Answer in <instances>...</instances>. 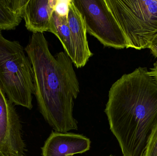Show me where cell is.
<instances>
[{
    "mask_svg": "<svg viewBox=\"0 0 157 156\" xmlns=\"http://www.w3.org/2000/svg\"><path fill=\"white\" fill-rule=\"evenodd\" d=\"M104 112L123 156H145L157 125V84L147 68L113 84Z\"/></svg>",
    "mask_w": 157,
    "mask_h": 156,
    "instance_id": "1",
    "label": "cell"
},
{
    "mask_svg": "<svg viewBox=\"0 0 157 156\" xmlns=\"http://www.w3.org/2000/svg\"><path fill=\"white\" fill-rule=\"evenodd\" d=\"M31 62L40 112L56 132L78 129L73 116L79 84L72 61L65 52L53 56L43 33L33 34L25 49Z\"/></svg>",
    "mask_w": 157,
    "mask_h": 156,
    "instance_id": "2",
    "label": "cell"
},
{
    "mask_svg": "<svg viewBox=\"0 0 157 156\" xmlns=\"http://www.w3.org/2000/svg\"><path fill=\"white\" fill-rule=\"evenodd\" d=\"M0 83L13 104L32 109L35 88L31 62L19 42L5 38L1 30Z\"/></svg>",
    "mask_w": 157,
    "mask_h": 156,
    "instance_id": "3",
    "label": "cell"
},
{
    "mask_svg": "<svg viewBox=\"0 0 157 156\" xmlns=\"http://www.w3.org/2000/svg\"><path fill=\"white\" fill-rule=\"evenodd\" d=\"M122 30L128 48H147L157 33V0H105Z\"/></svg>",
    "mask_w": 157,
    "mask_h": 156,
    "instance_id": "4",
    "label": "cell"
},
{
    "mask_svg": "<svg viewBox=\"0 0 157 156\" xmlns=\"http://www.w3.org/2000/svg\"><path fill=\"white\" fill-rule=\"evenodd\" d=\"M86 24L87 33L104 47L128 48L126 37L105 0H72Z\"/></svg>",
    "mask_w": 157,
    "mask_h": 156,
    "instance_id": "5",
    "label": "cell"
},
{
    "mask_svg": "<svg viewBox=\"0 0 157 156\" xmlns=\"http://www.w3.org/2000/svg\"><path fill=\"white\" fill-rule=\"evenodd\" d=\"M25 151L19 116L0 83V156H23Z\"/></svg>",
    "mask_w": 157,
    "mask_h": 156,
    "instance_id": "6",
    "label": "cell"
},
{
    "mask_svg": "<svg viewBox=\"0 0 157 156\" xmlns=\"http://www.w3.org/2000/svg\"><path fill=\"white\" fill-rule=\"evenodd\" d=\"M90 141L82 135L52 132L41 147L42 156H72L90 149Z\"/></svg>",
    "mask_w": 157,
    "mask_h": 156,
    "instance_id": "7",
    "label": "cell"
},
{
    "mask_svg": "<svg viewBox=\"0 0 157 156\" xmlns=\"http://www.w3.org/2000/svg\"><path fill=\"white\" fill-rule=\"evenodd\" d=\"M67 18L75 49L73 63L77 68H80L85 66L93 54L89 46L85 21L72 0L69 1Z\"/></svg>",
    "mask_w": 157,
    "mask_h": 156,
    "instance_id": "8",
    "label": "cell"
},
{
    "mask_svg": "<svg viewBox=\"0 0 157 156\" xmlns=\"http://www.w3.org/2000/svg\"><path fill=\"white\" fill-rule=\"evenodd\" d=\"M57 0H27L23 19L27 30L33 33L51 32L52 17Z\"/></svg>",
    "mask_w": 157,
    "mask_h": 156,
    "instance_id": "9",
    "label": "cell"
},
{
    "mask_svg": "<svg viewBox=\"0 0 157 156\" xmlns=\"http://www.w3.org/2000/svg\"><path fill=\"white\" fill-rule=\"evenodd\" d=\"M27 0H0V30L14 29L23 19Z\"/></svg>",
    "mask_w": 157,
    "mask_h": 156,
    "instance_id": "10",
    "label": "cell"
},
{
    "mask_svg": "<svg viewBox=\"0 0 157 156\" xmlns=\"http://www.w3.org/2000/svg\"><path fill=\"white\" fill-rule=\"evenodd\" d=\"M51 33L55 34L59 39L65 52L73 62L75 49L72 41L71 31L67 15H62L54 11L52 17Z\"/></svg>",
    "mask_w": 157,
    "mask_h": 156,
    "instance_id": "11",
    "label": "cell"
},
{
    "mask_svg": "<svg viewBox=\"0 0 157 156\" xmlns=\"http://www.w3.org/2000/svg\"><path fill=\"white\" fill-rule=\"evenodd\" d=\"M145 156H157V125L149 139Z\"/></svg>",
    "mask_w": 157,
    "mask_h": 156,
    "instance_id": "12",
    "label": "cell"
},
{
    "mask_svg": "<svg viewBox=\"0 0 157 156\" xmlns=\"http://www.w3.org/2000/svg\"><path fill=\"white\" fill-rule=\"evenodd\" d=\"M69 1L57 0L55 11L62 15H67L69 10Z\"/></svg>",
    "mask_w": 157,
    "mask_h": 156,
    "instance_id": "13",
    "label": "cell"
},
{
    "mask_svg": "<svg viewBox=\"0 0 157 156\" xmlns=\"http://www.w3.org/2000/svg\"><path fill=\"white\" fill-rule=\"evenodd\" d=\"M147 48L149 49L153 55L157 58V33L151 38Z\"/></svg>",
    "mask_w": 157,
    "mask_h": 156,
    "instance_id": "14",
    "label": "cell"
},
{
    "mask_svg": "<svg viewBox=\"0 0 157 156\" xmlns=\"http://www.w3.org/2000/svg\"><path fill=\"white\" fill-rule=\"evenodd\" d=\"M154 67L151 69V71H149V73L153 77L157 84V60L154 64Z\"/></svg>",
    "mask_w": 157,
    "mask_h": 156,
    "instance_id": "15",
    "label": "cell"
},
{
    "mask_svg": "<svg viewBox=\"0 0 157 156\" xmlns=\"http://www.w3.org/2000/svg\"><path fill=\"white\" fill-rule=\"evenodd\" d=\"M113 156V155H110V156Z\"/></svg>",
    "mask_w": 157,
    "mask_h": 156,
    "instance_id": "16",
    "label": "cell"
},
{
    "mask_svg": "<svg viewBox=\"0 0 157 156\" xmlns=\"http://www.w3.org/2000/svg\"></svg>",
    "mask_w": 157,
    "mask_h": 156,
    "instance_id": "17",
    "label": "cell"
}]
</instances>
